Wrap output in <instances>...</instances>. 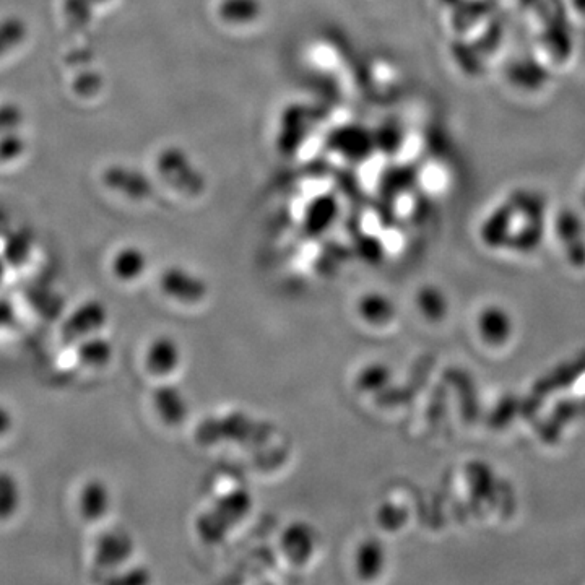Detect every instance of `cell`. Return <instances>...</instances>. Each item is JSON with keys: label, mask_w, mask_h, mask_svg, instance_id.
Segmentation results:
<instances>
[{"label": "cell", "mask_w": 585, "mask_h": 585, "mask_svg": "<svg viewBox=\"0 0 585 585\" xmlns=\"http://www.w3.org/2000/svg\"><path fill=\"white\" fill-rule=\"evenodd\" d=\"M217 15L226 25H252L262 17V0H220Z\"/></svg>", "instance_id": "e0dca14e"}, {"label": "cell", "mask_w": 585, "mask_h": 585, "mask_svg": "<svg viewBox=\"0 0 585 585\" xmlns=\"http://www.w3.org/2000/svg\"><path fill=\"white\" fill-rule=\"evenodd\" d=\"M148 581H150V577L145 569H130L126 577V582H130V584H147Z\"/></svg>", "instance_id": "44dd1931"}, {"label": "cell", "mask_w": 585, "mask_h": 585, "mask_svg": "<svg viewBox=\"0 0 585 585\" xmlns=\"http://www.w3.org/2000/svg\"><path fill=\"white\" fill-rule=\"evenodd\" d=\"M280 548L293 566H306L316 553L317 533L308 522L295 520L283 529Z\"/></svg>", "instance_id": "ba28073f"}, {"label": "cell", "mask_w": 585, "mask_h": 585, "mask_svg": "<svg viewBox=\"0 0 585 585\" xmlns=\"http://www.w3.org/2000/svg\"><path fill=\"white\" fill-rule=\"evenodd\" d=\"M376 517L384 529L390 530H395L397 527H400L403 524V519H405L402 507L395 506L392 503L382 504L379 507V511H377Z\"/></svg>", "instance_id": "d6986e66"}, {"label": "cell", "mask_w": 585, "mask_h": 585, "mask_svg": "<svg viewBox=\"0 0 585 585\" xmlns=\"http://www.w3.org/2000/svg\"><path fill=\"white\" fill-rule=\"evenodd\" d=\"M25 503L23 486L15 473L0 470V524L12 522Z\"/></svg>", "instance_id": "9a60e30c"}, {"label": "cell", "mask_w": 585, "mask_h": 585, "mask_svg": "<svg viewBox=\"0 0 585 585\" xmlns=\"http://www.w3.org/2000/svg\"><path fill=\"white\" fill-rule=\"evenodd\" d=\"M182 363L181 343L171 335H158L148 343L143 364L155 377H168L178 371Z\"/></svg>", "instance_id": "30bf717a"}, {"label": "cell", "mask_w": 585, "mask_h": 585, "mask_svg": "<svg viewBox=\"0 0 585 585\" xmlns=\"http://www.w3.org/2000/svg\"><path fill=\"white\" fill-rule=\"evenodd\" d=\"M392 369L389 364L382 361H371L361 366L355 376V387L361 394L377 395L386 394L392 382Z\"/></svg>", "instance_id": "2e32d148"}, {"label": "cell", "mask_w": 585, "mask_h": 585, "mask_svg": "<svg viewBox=\"0 0 585 585\" xmlns=\"http://www.w3.org/2000/svg\"><path fill=\"white\" fill-rule=\"evenodd\" d=\"M160 290L178 303L199 304L208 296V283L186 267L171 265L161 272Z\"/></svg>", "instance_id": "5b68a950"}, {"label": "cell", "mask_w": 585, "mask_h": 585, "mask_svg": "<svg viewBox=\"0 0 585 585\" xmlns=\"http://www.w3.org/2000/svg\"><path fill=\"white\" fill-rule=\"evenodd\" d=\"M77 363L83 369L103 371L114 360V343L104 335L96 334L75 343Z\"/></svg>", "instance_id": "5bb4252c"}, {"label": "cell", "mask_w": 585, "mask_h": 585, "mask_svg": "<svg viewBox=\"0 0 585 585\" xmlns=\"http://www.w3.org/2000/svg\"><path fill=\"white\" fill-rule=\"evenodd\" d=\"M5 275H7V265H5V260L0 257V286L4 283Z\"/></svg>", "instance_id": "7402d4cb"}, {"label": "cell", "mask_w": 585, "mask_h": 585, "mask_svg": "<svg viewBox=\"0 0 585 585\" xmlns=\"http://www.w3.org/2000/svg\"><path fill=\"white\" fill-rule=\"evenodd\" d=\"M416 306L421 316L431 322H439L447 314V299L436 286H425L416 295Z\"/></svg>", "instance_id": "ac0fdd59"}, {"label": "cell", "mask_w": 585, "mask_h": 585, "mask_svg": "<svg viewBox=\"0 0 585 585\" xmlns=\"http://www.w3.org/2000/svg\"><path fill=\"white\" fill-rule=\"evenodd\" d=\"M148 269L147 252L139 246H124L117 249L109 262V270L114 280L121 283H134L145 275Z\"/></svg>", "instance_id": "7c38bea8"}, {"label": "cell", "mask_w": 585, "mask_h": 585, "mask_svg": "<svg viewBox=\"0 0 585 585\" xmlns=\"http://www.w3.org/2000/svg\"><path fill=\"white\" fill-rule=\"evenodd\" d=\"M156 168L160 178L184 195L202 194L205 191V176L192 156L179 147H168L158 155Z\"/></svg>", "instance_id": "3957f363"}, {"label": "cell", "mask_w": 585, "mask_h": 585, "mask_svg": "<svg viewBox=\"0 0 585 585\" xmlns=\"http://www.w3.org/2000/svg\"><path fill=\"white\" fill-rule=\"evenodd\" d=\"M273 428L267 421L254 420L244 413H230L225 418H207L197 431L200 444H217L218 441H234L238 444H260L267 441Z\"/></svg>", "instance_id": "7a4b0ae2"}, {"label": "cell", "mask_w": 585, "mask_h": 585, "mask_svg": "<svg viewBox=\"0 0 585 585\" xmlns=\"http://www.w3.org/2000/svg\"><path fill=\"white\" fill-rule=\"evenodd\" d=\"M93 2H103V0H93Z\"/></svg>", "instance_id": "603a6c76"}, {"label": "cell", "mask_w": 585, "mask_h": 585, "mask_svg": "<svg viewBox=\"0 0 585 585\" xmlns=\"http://www.w3.org/2000/svg\"><path fill=\"white\" fill-rule=\"evenodd\" d=\"M251 507L249 491L233 490L223 494L199 517L197 533L207 543L221 542L249 514Z\"/></svg>", "instance_id": "6da1fadb"}, {"label": "cell", "mask_w": 585, "mask_h": 585, "mask_svg": "<svg viewBox=\"0 0 585 585\" xmlns=\"http://www.w3.org/2000/svg\"><path fill=\"white\" fill-rule=\"evenodd\" d=\"M113 509V491L101 478H88L77 494V511L88 524H98Z\"/></svg>", "instance_id": "52a82bcc"}, {"label": "cell", "mask_w": 585, "mask_h": 585, "mask_svg": "<svg viewBox=\"0 0 585 585\" xmlns=\"http://www.w3.org/2000/svg\"><path fill=\"white\" fill-rule=\"evenodd\" d=\"M109 311L100 299L91 298L78 304L62 325L64 340L77 343L91 335L101 334L108 325Z\"/></svg>", "instance_id": "277c9868"}, {"label": "cell", "mask_w": 585, "mask_h": 585, "mask_svg": "<svg viewBox=\"0 0 585 585\" xmlns=\"http://www.w3.org/2000/svg\"><path fill=\"white\" fill-rule=\"evenodd\" d=\"M356 314L369 327H386L397 316V308L386 293L366 291L356 303Z\"/></svg>", "instance_id": "4fadbf2b"}, {"label": "cell", "mask_w": 585, "mask_h": 585, "mask_svg": "<svg viewBox=\"0 0 585 585\" xmlns=\"http://www.w3.org/2000/svg\"><path fill=\"white\" fill-rule=\"evenodd\" d=\"M134 555V540L126 530H108L95 543L93 561L106 571L119 569Z\"/></svg>", "instance_id": "9c48e42d"}, {"label": "cell", "mask_w": 585, "mask_h": 585, "mask_svg": "<svg viewBox=\"0 0 585 585\" xmlns=\"http://www.w3.org/2000/svg\"><path fill=\"white\" fill-rule=\"evenodd\" d=\"M150 402H152L153 410H155L158 420L163 425L181 426L187 420L189 412H191V405L187 400V395L184 390L176 384L171 382H161L150 395Z\"/></svg>", "instance_id": "8992f818"}, {"label": "cell", "mask_w": 585, "mask_h": 585, "mask_svg": "<svg viewBox=\"0 0 585 585\" xmlns=\"http://www.w3.org/2000/svg\"><path fill=\"white\" fill-rule=\"evenodd\" d=\"M15 425H17V420H15V413L12 412V408L0 402V441L9 438L10 434L13 433V429H15Z\"/></svg>", "instance_id": "ffe728a7"}, {"label": "cell", "mask_w": 585, "mask_h": 585, "mask_svg": "<svg viewBox=\"0 0 585 585\" xmlns=\"http://www.w3.org/2000/svg\"><path fill=\"white\" fill-rule=\"evenodd\" d=\"M387 564V550L384 543L376 537L361 540L355 551V571L361 581H376Z\"/></svg>", "instance_id": "8fae6325"}]
</instances>
